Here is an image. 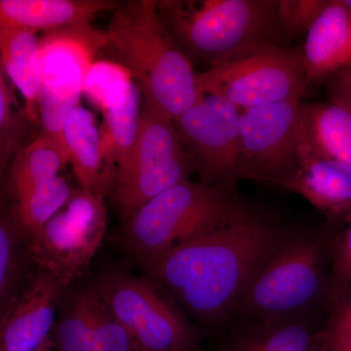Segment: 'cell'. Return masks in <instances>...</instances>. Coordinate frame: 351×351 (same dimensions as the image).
Wrapping results in <instances>:
<instances>
[{"mask_svg":"<svg viewBox=\"0 0 351 351\" xmlns=\"http://www.w3.org/2000/svg\"><path fill=\"white\" fill-rule=\"evenodd\" d=\"M288 230L257 215L184 242L145 269L195 319L223 322Z\"/></svg>","mask_w":351,"mask_h":351,"instance_id":"cell-1","label":"cell"},{"mask_svg":"<svg viewBox=\"0 0 351 351\" xmlns=\"http://www.w3.org/2000/svg\"><path fill=\"white\" fill-rule=\"evenodd\" d=\"M158 0H130L113 11L108 44L137 83L144 104L176 120L201 97L193 64L168 31Z\"/></svg>","mask_w":351,"mask_h":351,"instance_id":"cell-2","label":"cell"},{"mask_svg":"<svg viewBox=\"0 0 351 351\" xmlns=\"http://www.w3.org/2000/svg\"><path fill=\"white\" fill-rule=\"evenodd\" d=\"M253 214L233 186L188 180L122 219V239L145 269L175 247Z\"/></svg>","mask_w":351,"mask_h":351,"instance_id":"cell-3","label":"cell"},{"mask_svg":"<svg viewBox=\"0 0 351 351\" xmlns=\"http://www.w3.org/2000/svg\"><path fill=\"white\" fill-rule=\"evenodd\" d=\"M332 237L317 232H288L263 265L237 314L242 319H286L316 311L329 297Z\"/></svg>","mask_w":351,"mask_h":351,"instance_id":"cell-4","label":"cell"},{"mask_svg":"<svg viewBox=\"0 0 351 351\" xmlns=\"http://www.w3.org/2000/svg\"><path fill=\"white\" fill-rule=\"evenodd\" d=\"M157 8L191 63L207 69L281 34L276 0H160Z\"/></svg>","mask_w":351,"mask_h":351,"instance_id":"cell-5","label":"cell"},{"mask_svg":"<svg viewBox=\"0 0 351 351\" xmlns=\"http://www.w3.org/2000/svg\"><path fill=\"white\" fill-rule=\"evenodd\" d=\"M307 78L301 54L274 43H256L197 73L200 94H211L239 110L300 100Z\"/></svg>","mask_w":351,"mask_h":351,"instance_id":"cell-6","label":"cell"},{"mask_svg":"<svg viewBox=\"0 0 351 351\" xmlns=\"http://www.w3.org/2000/svg\"><path fill=\"white\" fill-rule=\"evenodd\" d=\"M39 54V135L50 138L69 159L64 120L80 105L85 78L96 56L108 47L106 32L90 23L44 32Z\"/></svg>","mask_w":351,"mask_h":351,"instance_id":"cell-7","label":"cell"},{"mask_svg":"<svg viewBox=\"0 0 351 351\" xmlns=\"http://www.w3.org/2000/svg\"><path fill=\"white\" fill-rule=\"evenodd\" d=\"M93 284L138 351H196L191 323L152 279L112 269L101 271Z\"/></svg>","mask_w":351,"mask_h":351,"instance_id":"cell-8","label":"cell"},{"mask_svg":"<svg viewBox=\"0 0 351 351\" xmlns=\"http://www.w3.org/2000/svg\"><path fill=\"white\" fill-rule=\"evenodd\" d=\"M191 172L174 120L144 104L133 154L117 175L112 193L122 219L166 189L188 181Z\"/></svg>","mask_w":351,"mask_h":351,"instance_id":"cell-9","label":"cell"},{"mask_svg":"<svg viewBox=\"0 0 351 351\" xmlns=\"http://www.w3.org/2000/svg\"><path fill=\"white\" fill-rule=\"evenodd\" d=\"M107 226L105 196L75 189L66 205L31 239L36 267L71 287L100 249Z\"/></svg>","mask_w":351,"mask_h":351,"instance_id":"cell-10","label":"cell"},{"mask_svg":"<svg viewBox=\"0 0 351 351\" xmlns=\"http://www.w3.org/2000/svg\"><path fill=\"white\" fill-rule=\"evenodd\" d=\"M302 105L291 100L240 113V179L287 189L299 171Z\"/></svg>","mask_w":351,"mask_h":351,"instance_id":"cell-11","label":"cell"},{"mask_svg":"<svg viewBox=\"0 0 351 351\" xmlns=\"http://www.w3.org/2000/svg\"><path fill=\"white\" fill-rule=\"evenodd\" d=\"M240 113L216 95L202 94L176 129L200 182L233 186L240 181Z\"/></svg>","mask_w":351,"mask_h":351,"instance_id":"cell-12","label":"cell"},{"mask_svg":"<svg viewBox=\"0 0 351 351\" xmlns=\"http://www.w3.org/2000/svg\"><path fill=\"white\" fill-rule=\"evenodd\" d=\"M51 339L54 351H138L101 300L93 281L69 289Z\"/></svg>","mask_w":351,"mask_h":351,"instance_id":"cell-13","label":"cell"},{"mask_svg":"<svg viewBox=\"0 0 351 351\" xmlns=\"http://www.w3.org/2000/svg\"><path fill=\"white\" fill-rule=\"evenodd\" d=\"M69 288L49 272L36 270L0 313V351H34L50 338Z\"/></svg>","mask_w":351,"mask_h":351,"instance_id":"cell-14","label":"cell"},{"mask_svg":"<svg viewBox=\"0 0 351 351\" xmlns=\"http://www.w3.org/2000/svg\"><path fill=\"white\" fill-rule=\"evenodd\" d=\"M327 329L315 311L286 319H243L219 351H326Z\"/></svg>","mask_w":351,"mask_h":351,"instance_id":"cell-15","label":"cell"},{"mask_svg":"<svg viewBox=\"0 0 351 351\" xmlns=\"http://www.w3.org/2000/svg\"><path fill=\"white\" fill-rule=\"evenodd\" d=\"M287 189L332 218L346 219L351 215V168L323 156L302 138L299 171Z\"/></svg>","mask_w":351,"mask_h":351,"instance_id":"cell-16","label":"cell"},{"mask_svg":"<svg viewBox=\"0 0 351 351\" xmlns=\"http://www.w3.org/2000/svg\"><path fill=\"white\" fill-rule=\"evenodd\" d=\"M306 32L301 57L307 82H317L350 66L351 15L341 0L326 1Z\"/></svg>","mask_w":351,"mask_h":351,"instance_id":"cell-17","label":"cell"},{"mask_svg":"<svg viewBox=\"0 0 351 351\" xmlns=\"http://www.w3.org/2000/svg\"><path fill=\"white\" fill-rule=\"evenodd\" d=\"M64 140L69 162L80 189L103 196L112 195L117 172L104 158L100 128L93 113L76 106L64 120Z\"/></svg>","mask_w":351,"mask_h":351,"instance_id":"cell-18","label":"cell"},{"mask_svg":"<svg viewBox=\"0 0 351 351\" xmlns=\"http://www.w3.org/2000/svg\"><path fill=\"white\" fill-rule=\"evenodd\" d=\"M112 0H0V27L44 32L90 23L95 16L117 10Z\"/></svg>","mask_w":351,"mask_h":351,"instance_id":"cell-19","label":"cell"},{"mask_svg":"<svg viewBox=\"0 0 351 351\" xmlns=\"http://www.w3.org/2000/svg\"><path fill=\"white\" fill-rule=\"evenodd\" d=\"M40 38L36 32L0 27V71L19 90L29 119L40 125L38 112Z\"/></svg>","mask_w":351,"mask_h":351,"instance_id":"cell-20","label":"cell"},{"mask_svg":"<svg viewBox=\"0 0 351 351\" xmlns=\"http://www.w3.org/2000/svg\"><path fill=\"white\" fill-rule=\"evenodd\" d=\"M36 270L31 237L5 200L0 213V313L15 301Z\"/></svg>","mask_w":351,"mask_h":351,"instance_id":"cell-21","label":"cell"},{"mask_svg":"<svg viewBox=\"0 0 351 351\" xmlns=\"http://www.w3.org/2000/svg\"><path fill=\"white\" fill-rule=\"evenodd\" d=\"M141 92L137 83L101 112V147L104 158L117 175L130 160L137 140L141 117Z\"/></svg>","mask_w":351,"mask_h":351,"instance_id":"cell-22","label":"cell"},{"mask_svg":"<svg viewBox=\"0 0 351 351\" xmlns=\"http://www.w3.org/2000/svg\"><path fill=\"white\" fill-rule=\"evenodd\" d=\"M301 138L323 156L351 168V115L337 104L302 106Z\"/></svg>","mask_w":351,"mask_h":351,"instance_id":"cell-23","label":"cell"},{"mask_svg":"<svg viewBox=\"0 0 351 351\" xmlns=\"http://www.w3.org/2000/svg\"><path fill=\"white\" fill-rule=\"evenodd\" d=\"M69 162L56 143L38 134V138L17 154L4 172V196L16 202L41 182L59 176Z\"/></svg>","mask_w":351,"mask_h":351,"instance_id":"cell-24","label":"cell"},{"mask_svg":"<svg viewBox=\"0 0 351 351\" xmlns=\"http://www.w3.org/2000/svg\"><path fill=\"white\" fill-rule=\"evenodd\" d=\"M73 191L68 181L59 175L29 189L16 202H7L32 239L66 205Z\"/></svg>","mask_w":351,"mask_h":351,"instance_id":"cell-25","label":"cell"},{"mask_svg":"<svg viewBox=\"0 0 351 351\" xmlns=\"http://www.w3.org/2000/svg\"><path fill=\"white\" fill-rule=\"evenodd\" d=\"M7 76L0 71V170L5 172L11 160L36 138L40 125L21 108Z\"/></svg>","mask_w":351,"mask_h":351,"instance_id":"cell-26","label":"cell"},{"mask_svg":"<svg viewBox=\"0 0 351 351\" xmlns=\"http://www.w3.org/2000/svg\"><path fill=\"white\" fill-rule=\"evenodd\" d=\"M133 82L130 73L121 64L96 61L85 78L83 95L101 112L119 100Z\"/></svg>","mask_w":351,"mask_h":351,"instance_id":"cell-27","label":"cell"},{"mask_svg":"<svg viewBox=\"0 0 351 351\" xmlns=\"http://www.w3.org/2000/svg\"><path fill=\"white\" fill-rule=\"evenodd\" d=\"M345 221V230L332 237L328 306L338 301L351 289V215Z\"/></svg>","mask_w":351,"mask_h":351,"instance_id":"cell-28","label":"cell"},{"mask_svg":"<svg viewBox=\"0 0 351 351\" xmlns=\"http://www.w3.org/2000/svg\"><path fill=\"white\" fill-rule=\"evenodd\" d=\"M325 3L324 0H279L278 16L282 34L292 36L306 32Z\"/></svg>","mask_w":351,"mask_h":351,"instance_id":"cell-29","label":"cell"},{"mask_svg":"<svg viewBox=\"0 0 351 351\" xmlns=\"http://www.w3.org/2000/svg\"><path fill=\"white\" fill-rule=\"evenodd\" d=\"M328 336L351 337V289L329 306Z\"/></svg>","mask_w":351,"mask_h":351,"instance_id":"cell-30","label":"cell"},{"mask_svg":"<svg viewBox=\"0 0 351 351\" xmlns=\"http://www.w3.org/2000/svg\"><path fill=\"white\" fill-rule=\"evenodd\" d=\"M330 101L345 108L351 115V64L332 75Z\"/></svg>","mask_w":351,"mask_h":351,"instance_id":"cell-31","label":"cell"},{"mask_svg":"<svg viewBox=\"0 0 351 351\" xmlns=\"http://www.w3.org/2000/svg\"><path fill=\"white\" fill-rule=\"evenodd\" d=\"M326 351H351V337H332L327 334Z\"/></svg>","mask_w":351,"mask_h":351,"instance_id":"cell-32","label":"cell"},{"mask_svg":"<svg viewBox=\"0 0 351 351\" xmlns=\"http://www.w3.org/2000/svg\"><path fill=\"white\" fill-rule=\"evenodd\" d=\"M34 351H54V346H53V341L52 339H51V337L46 339L43 345L39 346V348H36Z\"/></svg>","mask_w":351,"mask_h":351,"instance_id":"cell-33","label":"cell"},{"mask_svg":"<svg viewBox=\"0 0 351 351\" xmlns=\"http://www.w3.org/2000/svg\"><path fill=\"white\" fill-rule=\"evenodd\" d=\"M343 5L346 7V10L350 12L351 15V0H341Z\"/></svg>","mask_w":351,"mask_h":351,"instance_id":"cell-34","label":"cell"}]
</instances>
